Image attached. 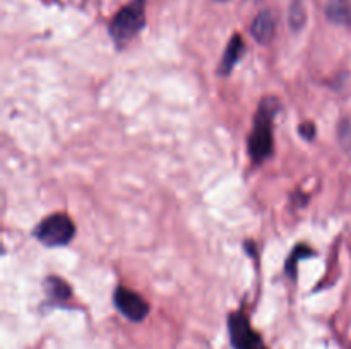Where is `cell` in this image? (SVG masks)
<instances>
[{
	"mask_svg": "<svg viewBox=\"0 0 351 349\" xmlns=\"http://www.w3.org/2000/svg\"><path fill=\"white\" fill-rule=\"evenodd\" d=\"M278 112V101L273 98H266L259 106L256 127L249 139V153L256 161L266 159L273 153V130H271V120Z\"/></svg>",
	"mask_w": 351,
	"mask_h": 349,
	"instance_id": "6da1fadb",
	"label": "cell"
},
{
	"mask_svg": "<svg viewBox=\"0 0 351 349\" xmlns=\"http://www.w3.org/2000/svg\"><path fill=\"white\" fill-rule=\"evenodd\" d=\"M146 23V2L132 0L123 7L110 24V34L119 44H125L144 27Z\"/></svg>",
	"mask_w": 351,
	"mask_h": 349,
	"instance_id": "7a4b0ae2",
	"label": "cell"
},
{
	"mask_svg": "<svg viewBox=\"0 0 351 349\" xmlns=\"http://www.w3.org/2000/svg\"><path fill=\"white\" fill-rule=\"evenodd\" d=\"M75 226L65 214H51L34 229V236L47 246H64L74 238Z\"/></svg>",
	"mask_w": 351,
	"mask_h": 349,
	"instance_id": "3957f363",
	"label": "cell"
},
{
	"mask_svg": "<svg viewBox=\"0 0 351 349\" xmlns=\"http://www.w3.org/2000/svg\"><path fill=\"white\" fill-rule=\"evenodd\" d=\"M228 324L232 342L237 349H267L259 335L252 331L245 315L233 313Z\"/></svg>",
	"mask_w": 351,
	"mask_h": 349,
	"instance_id": "277c9868",
	"label": "cell"
},
{
	"mask_svg": "<svg viewBox=\"0 0 351 349\" xmlns=\"http://www.w3.org/2000/svg\"><path fill=\"white\" fill-rule=\"evenodd\" d=\"M115 305L120 313L132 322H141L149 313V305L141 294L127 289V287H119L115 291Z\"/></svg>",
	"mask_w": 351,
	"mask_h": 349,
	"instance_id": "5b68a950",
	"label": "cell"
},
{
	"mask_svg": "<svg viewBox=\"0 0 351 349\" xmlns=\"http://www.w3.org/2000/svg\"><path fill=\"white\" fill-rule=\"evenodd\" d=\"M250 33L256 38L257 43L267 44L273 41L274 34H276V19H274L273 14L269 10H264L259 16L254 19L252 27H250Z\"/></svg>",
	"mask_w": 351,
	"mask_h": 349,
	"instance_id": "8992f818",
	"label": "cell"
},
{
	"mask_svg": "<svg viewBox=\"0 0 351 349\" xmlns=\"http://www.w3.org/2000/svg\"><path fill=\"white\" fill-rule=\"evenodd\" d=\"M242 50H243L242 38H240L239 34H235V36L232 38V41H230L228 48H226L225 57H223L221 60V65H219V74L228 75L230 72H232V68L235 67L237 60H239L240 55H242Z\"/></svg>",
	"mask_w": 351,
	"mask_h": 349,
	"instance_id": "52a82bcc",
	"label": "cell"
},
{
	"mask_svg": "<svg viewBox=\"0 0 351 349\" xmlns=\"http://www.w3.org/2000/svg\"><path fill=\"white\" fill-rule=\"evenodd\" d=\"M326 16L336 24H348L351 21V5L348 0H331L326 9Z\"/></svg>",
	"mask_w": 351,
	"mask_h": 349,
	"instance_id": "ba28073f",
	"label": "cell"
},
{
	"mask_svg": "<svg viewBox=\"0 0 351 349\" xmlns=\"http://www.w3.org/2000/svg\"><path fill=\"white\" fill-rule=\"evenodd\" d=\"M288 23L293 31L304 29L305 23H307V10H305V3L302 0L291 2L290 10H288Z\"/></svg>",
	"mask_w": 351,
	"mask_h": 349,
	"instance_id": "9c48e42d",
	"label": "cell"
},
{
	"mask_svg": "<svg viewBox=\"0 0 351 349\" xmlns=\"http://www.w3.org/2000/svg\"><path fill=\"white\" fill-rule=\"evenodd\" d=\"M47 289L50 291L51 296L57 298V300H67V298L71 296V289H69L67 284L60 279H53V277L48 279Z\"/></svg>",
	"mask_w": 351,
	"mask_h": 349,
	"instance_id": "30bf717a",
	"label": "cell"
},
{
	"mask_svg": "<svg viewBox=\"0 0 351 349\" xmlns=\"http://www.w3.org/2000/svg\"><path fill=\"white\" fill-rule=\"evenodd\" d=\"M308 255H312V250L311 248H307V246H304V245L298 246V248L293 252V255H291L290 259H288L287 272H290L291 276H293L295 270H297V262H298V260L305 259V257H308Z\"/></svg>",
	"mask_w": 351,
	"mask_h": 349,
	"instance_id": "8fae6325",
	"label": "cell"
},
{
	"mask_svg": "<svg viewBox=\"0 0 351 349\" xmlns=\"http://www.w3.org/2000/svg\"><path fill=\"white\" fill-rule=\"evenodd\" d=\"M314 133H315V127H314V123H302V127H300V135L302 137H305V139H308L311 140L312 137H314Z\"/></svg>",
	"mask_w": 351,
	"mask_h": 349,
	"instance_id": "7c38bea8",
	"label": "cell"
}]
</instances>
